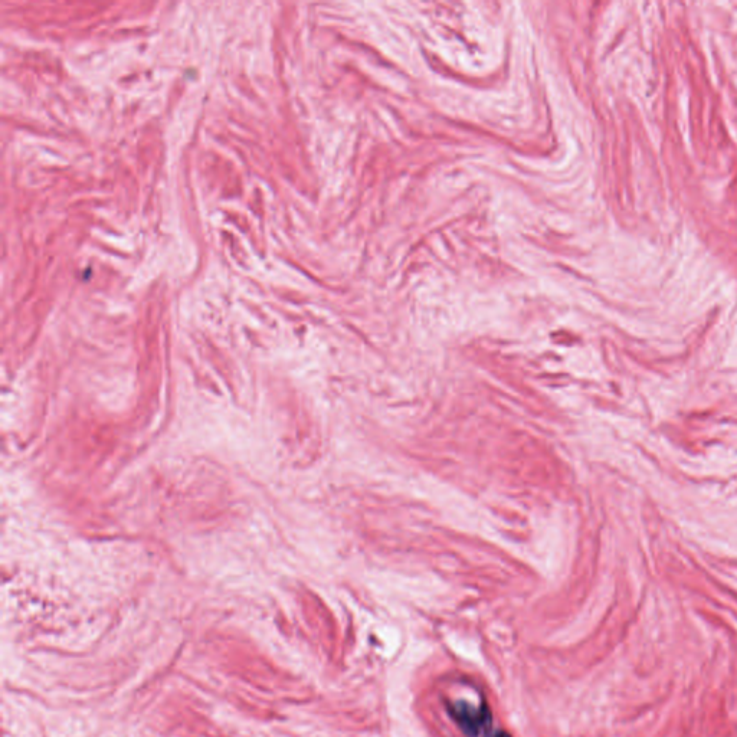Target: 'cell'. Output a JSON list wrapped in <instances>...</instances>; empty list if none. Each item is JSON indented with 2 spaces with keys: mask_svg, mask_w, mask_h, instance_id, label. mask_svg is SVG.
<instances>
[{
  "mask_svg": "<svg viewBox=\"0 0 737 737\" xmlns=\"http://www.w3.org/2000/svg\"><path fill=\"white\" fill-rule=\"evenodd\" d=\"M452 719L467 737H478L491 726V713L486 706L470 702H454L448 706Z\"/></svg>",
  "mask_w": 737,
  "mask_h": 737,
  "instance_id": "obj_1",
  "label": "cell"
},
{
  "mask_svg": "<svg viewBox=\"0 0 737 737\" xmlns=\"http://www.w3.org/2000/svg\"><path fill=\"white\" fill-rule=\"evenodd\" d=\"M486 737H512L509 735V733L506 732H496L493 733V735H487Z\"/></svg>",
  "mask_w": 737,
  "mask_h": 737,
  "instance_id": "obj_2",
  "label": "cell"
}]
</instances>
